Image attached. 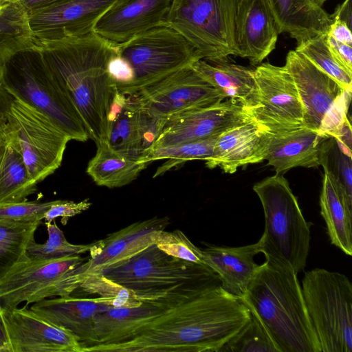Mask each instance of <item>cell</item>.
Instances as JSON below:
<instances>
[{
  "instance_id": "obj_6",
  "label": "cell",
  "mask_w": 352,
  "mask_h": 352,
  "mask_svg": "<svg viewBox=\"0 0 352 352\" xmlns=\"http://www.w3.org/2000/svg\"><path fill=\"white\" fill-rule=\"evenodd\" d=\"M253 190L262 204L265 229L258 240L265 259L289 264L298 273L306 265L310 246L307 222L288 181L283 174L265 178Z\"/></svg>"
},
{
  "instance_id": "obj_40",
  "label": "cell",
  "mask_w": 352,
  "mask_h": 352,
  "mask_svg": "<svg viewBox=\"0 0 352 352\" xmlns=\"http://www.w3.org/2000/svg\"><path fill=\"white\" fill-rule=\"evenodd\" d=\"M155 244L170 256L192 263L204 264L202 250L195 246L180 230L173 232L161 231Z\"/></svg>"
},
{
  "instance_id": "obj_46",
  "label": "cell",
  "mask_w": 352,
  "mask_h": 352,
  "mask_svg": "<svg viewBox=\"0 0 352 352\" xmlns=\"http://www.w3.org/2000/svg\"><path fill=\"white\" fill-rule=\"evenodd\" d=\"M327 35L338 42L352 45L351 28L343 21L333 19Z\"/></svg>"
},
{
  "instance_id": "obj_24",
  "label": "cell",
  "mask_w": 352,
  "mask_h": 352,
  "mask_svg": "<svg viewBox=\"0 0 352 352\" xmlns=\"http://www.w3.org/2000/svg\"><path fill=\"white\" fill-rule=\"evenodd\" d=\"M184 302L181 297L169 296L160 300L142 302L134 307H112L95 318L97 342L94 344L124 341L167 309Z\"/></svg>"
},
{
  "instance_id": "obj_2",
  "label": "cell",
  "mask_w": 352,
  "mask_h": 352,
  "mask_svg": "<svg viewBox=\"0 0 352 352\" xmlns=\"http://www.w3.org/2000/svg\"><path fill=\"white\" fill-rule=\"evenodd\" d=\"M61 91L80 115L89 138L104 141L107 118L118 90L107 63L116 44L92 32L37 45Z\"/></svg>"
},
{
  "instance_id": "obj_15",
  "label": "cell",
  "mask_w": 352,
  "mask_h": 352,
  "mask_svg": "<svg viewBox=\"0 0 352 352\" xmlns=\"http://www.w3.org/2000/svg\"><path fill=\"white\" fill-rule=\"evenodd\" d=\"M250 120H252L241 103L229 99L223 100L168 119L150 151L217 137Z\"/></svg>"
},
{
  "instance_id": "obj_30",
  "label": "cell",
  "mask_w": 352,
  "mask_h": 352,
  "mask_svg": "<svg viewBox=\"0 0 352 352\" xmlns=\"http://www.w3.org/2000/svg\"><path fill=\"white\" fill-rule=\"evenodd\" d=\"M87 173L94 182L109 188L126 186L135 180L148 163L130 159L111 148L106 142L97 143Z\"/></svg>"
},
{
  "instance_id": "obj_33",
  "label": "cell",
  "mask_w": 352,
  "mask_h": 352,
  "mask_svg": "<svg viewBox=\"0 0 352 352\" xmlns=\"http://www.w3.org/2000/svg\"><path fill=\"white\" fill-rule=\"evenodd\" d=\"M41 221L0 219V278L16 263L28 258L27 247Z\"/></svg>"
},
{
  "instance_id": "obj_54",
  "label": "cell",
  "mask_w": 352,
  "mask_h": 352,
  "mask_svg": "<svg viewBox=\"0 0 352 352\" xmlns=\"http://www.w3.org/2000/svg\"><path fill=\"white\" fill-rule=\"evenodd\" d=\"M8 3L0 1V8Z\"/></svg>"
},
{
  "instance_id": "obj_13",
  "label": "cell",
  "mask_w": 352,
  "mask_h": 352,
  "mask_svg": "<svg viewBox=\"0 0 352 352\" xmlns=\"http://www.w3.org/2000/svg\"><path fill=\"white\" fill-rule=\"evenodd\" d=\"M131 96L141 109L165 120L224 100L192 66L178 69Z\"/></svg>"
},
{
  "instance_id": "obj_28",
  "label": "cell",
  "mask_w": 352,
  "mask_h": 352,
  "mask_svg": "<svg viewBox=\"0 0 352 352\" xmlns=\"http://www.w3.org/2000/svg\"><path fill=\"white\" fill-rule=\"evenodd\" d=\"M320 197V213L331 244L352 255V199L345 188L327 170Z\"/></svg>"
},
{
  "instance_id": "obj_3",
  "label": "cell",
  "mask_w": 352,
  "mask_h": 352,
  "mask_svg": "<svg viewBox=\"0 0 352 352\" xmlns=\"http://www.w3.org/2000/svg\"><path fill=\"white\" fill-rule=\"evenodd\" d=\"M297 274L287 263L265 259L240 299L280 352H321Z\"/></svg>"
},
{
  "instance_id": "obj_44",
  "label": "cell",
  "mask_w": 352,
  "mask_h": 352,
  "mask_svg": "<svg viewBox=\"0 0 352 352\" xmlns=\"http://www.w3.org/2000/svg\"><path fill=\"white\" fill-rule=\"evenodd\" d=\"M91 206L89 199L79 202L68 200H55L54 204L44 216L45 222L51 223L57 217H61V223L65 226L69 218L82 213Z\"/></svg>"
},
{
  "instance_id": "obj_35",
  "label": "cell",
  "mask_w": 352,
  "mask_h": 352,
  "mask_svg": "<svg viewBox=\"0 0 352 352\" xmlns=\"http://www.w3.org/2000/svg\"><path fill=\"white\" fill-rule=\"evenodd\" d=\"M327 34L297 43L295 50L336 80L346 91H351L352 74L333 58L326 39Z\"/></svg>"
},
{
  "instance_id": "obj_22",
  "label": "cell",
  "mask_w": 352,
  "mask_h": 352,
  "mask_svg": "<svg viewBox=\"0 0 352 352\" xmlns=\"http://www.w3.org/2000/svg\"><path fill=\"white\" fill-rule=\"evenodd\" d=\"M267 131L253 120L221 133L216 140L212 156L206 162L209 168L220 167L232 174L238 168L265 160Z\"/></svg>"
},
{
  "instance_id": "obj_1",
  "label": "cell",
  "mask_w": 352,
  "mask_h": 352,
  "mask_svg": "<svg viewBox=\"0 0 352 352\" xmlns=\"http://www.w3.org/2000/svg\"><path fill=\"white\" fill-rule=\"evenodd\" d=\"M250 318L241 299L219 285L167 309L124 341L82 352H219Z\"/></svg>"
},
{
  "instance_id": "obj_53",
  "label": "cell",
  "mask_w": 352,
  "mask_h": 352,
  "mask_svg": "<svg viewBox=\"0 0 352 352\" xmlns=\"http://www.w3.org/2000/svg\"><path fill=\"white\" fill-rule=\"evenodd\" d=\"M20 0H0V1L5 2V3H10V2H14V1H19Z\"/></svg>"
},
{
  "instance_id": "obj_47",
  "label": "cell",
  "mask_w": 352,
  "mask_h": 352,
  "mask_svg": "<svg viewBox=\"0 0 352 352\" xmlns=\"http://www.w3.org/2000/svg\"><path fill=\"white\" fill-rule=\"evenodd\" d=\"M331 19H337L344 21L351 28L352 10L351 0H344L341 4L338 5L334 12L331 14Z\"/></svg>"
},
{
  "instance_id": "obj_14",
  "label": "cell",
  "mask_w": 352,
  "mask_h": 352,
  "mask_svg": "<svg viewBox=\"0 0 352 352\" xmlns=\"http://www.w3.org/2000/svg\"><path fill=\"white\" fill-rule=\"evenodd\" d=\"M116 0H55L28 12L35 45L94 32L100 16Z\"/></svg>"
},
{
  "instance_id": "obj_52",
  "label": "cell",
  "mask_w": 352,
  "mask_h": 352,
  "mask_svg": "<svg viewBox=\"0 0 352 352\" xmlns=\"http://www.w3.org/2000/svg\"><path fill=\"white\" fill-rule=\"evenodd\" d=\"M314 3L319 7H322L323 4L329 0H311Z\"/></svg>"
},
{
  "instance_id": "obj_11",
  "label": "cell",
  "mask_w": 352,
  "mask_h": 352,
  "mask_svg": "<svg viewBox=\"0 0 352 352\" xmlns=\"http://www.w3.org/2000/svg\"><path fill=\"white\" fill-rule=\"evenodd\" d=\"M117 52L131 65L140 89L200 60L194 47L174 30L158 26L116 44Z\"/></svg>"
},
{
  "instance_id": "obj_20",
  "label": "cell",
  "mask_w": 352,
  "mask_h": 352,
  "mask_svg": "<svg viewBox=\"0 0 352 352\" xmlns=\"http://www.w3.org/2000/svg\"><path fill=\"white\" fill-rule=\"evenodd\" d=\"M113 307L108 298H79L70 296L43 299L30 309L47 321L70 331L83 349L97 342L94 329L96 316Z\"/></svg>"
},
{
  "instance_id": "obj_26",
  "label": "cell",
  "mask_w": 352,
  "mask_h": 352,
  "mask_svg": "<svg viewBox=\"0 0 352 352\" xmlns=\"http://www.w3.org/2000/svg\"><path fill=\"white\" fill-rule=\"evenodd\" d=\"M279 33H287L297 43L327 34L331 14L311 0H263Z\"/></svg>"
},
{
  "instance_id": "obj_42",
  "label": "cell",
  "mask_w": 352,
  "mask_h": 352,
  "mask_svg": "<svg viewBox=\"0 0 352 352\" xmlns=\"http://www.w3.org/2000/svg\"><path fill=\"white\" fill-rule=\"evenodd\" d=\"M109 76L118 91L131 95L135 83V74L129 63L116 52L107 63Z\"/></svg>"
},
{
  "instance_id": "obj_38",
  "label": "cell",
  "mask_w": 352,
  "mask_h": 352,
  "mask_svg": "<svg viewBox=\"0 0 352 352\" xmlns=\"http://www.w3.org/2000/svg\"><path fill=\"white\" fill-rule=\"evenodd\" d=\"M78 289L110 299L113 307H134L142 304L131 291L108 279L101 271H94L85 274L76 290Z\"/></svg>"
},
{
  "instance_id": "obj_4",
  "label": "cell",
  "mask_w": 352,
  "mask_h": 352,
  "mask_svg": "<svg viewBox=\"0 0 352 352\" xmlns=\"http://www.w3.org/2000/svg\"><path fill=\"white\" fill-rule=\"evenodd\" d=\"M101 272L108 279L131 291L141 302L221 285L218 275L206 265L170 256L155 243Z\"/></svg>"
},
{
  "instance_id": "obj_17",
  "label": "cell",
  "mask_w": 352,
  "mask_h": 352,
  "mask_svg": "<svg viewBox=\"0 0 352 352\" xmlns=\"http://www.w3.org/2000/svg\"><path fill=\"white\" fill-rule=\"evenodd\" d=\"M284 67L298 91L304 126L319 131L324 117L346 91L295 50L287 53Z\"/></svg>"
},
{
  "instance_id": "obj_23",
  "label": "cell",
  "mask_w": 352,
  "mask_h": 352,
  "mask_svg": "<svg viewBox=\"0 0 352 352\" xmlns=\"http://www.w3.org/2000/svg\"><path fill=\"white\" fill-rule=\"evenodd\" d=\"M328 137L305 126L278 133L267 132L265 160L276 174L296 167L318 168L322 144Z\"/></svg>"
},
{
  "instance_id": "obj_37",
  "label": "cell",
  "mask_w": 352,
  "mask_h": 352,
  "mask_svg": "<svg viewBox=\"0 0 352 352\" xmlns=\"http://www.w3.org/2000/svg\"><path fill=\"white\" fill-rule=\"evenodd\" d=\"M219 352H280V350L263 324L250 313L248 322Z\"/></svg>"
},
{
  "instance_id": "obj_32",
  "label": "cell",
  "mask_w": 352,
  "mask_h": 352,
  "mask_svg": "<svg viewBox=\"0 0 352 352\" xmlns=\"http://www.w3.org/2000/svg\"><path fill=\"white\" fill-rule=\"evenodd\" d=\"M37 184L20 153L7 142L0 163V204L27 201V197L36 191Z\"/></svg>"
},
{
  "instance_id": "obj_50",
  "label": "cell",
  "mask_w": 352,
  "mask_h": 352,
  "mask_svg": "<svg viewBox=\"0 0 352 352\" xmlns=\"http://www.w3.org/2000/svg\"><path fill=\"white\" fill-rule=\"evenodd\" d=\"M54 1L55 0H20L19 1L25 10L29 12L41 8Z\"/></svg>"
},
{
  "instance_id": "obj_18",
  "label": "cell",
  "mask_w": 352,
  "mask_h": 352,
  "mask_svg": "<svg viewBox=\"0 0 352 352\" xmlns=\"http://www.w3.org/2000/svg\"><path fill=\"white\" fill-rule=\"evenodd\" d=\"M169 223L168 217H154L135 222L94 242L89 251V259L76 270L80 283L85 274L94 271L100 272L104 267L126 260L155 243L158 234L164 230Z\"/></svg>"
},
{
  "instance_id": "obj_31",
  "label": "cell",
  "mask_w": 352,
  "mask_h": 352,
  "mask_svg": "<svg viewBox=\"0 0 352 352\" xmlns=\"http://www.w3.org/2000/svg\"><path fill=\"white\" fill-rule=\"evenodd\" d=\"M28 12L20 1L0 8V69L16 53L35 46Z\"/></svg>"
},
{
  "instance_id": "obj_39",
  "label": "cell",
  "mask_w": 352,
  "mask_h": 352,
  "mask_svg": "<svg viewBox=\"0 0 352 352\" xmlns=\"http://www.w3.org/2000/svg\"><path fill=\"white\" fill-rule=\"evenodd\" d=\"M320 162L324 170L332 174L352 199L351 157L341 150L334 138L329 136L322 142Z\"/></svg>"
},
{
  "instance_id": "obj_21",
  "label": "cell",
  "mask_w": 352,
  "mask_h": 352,
  "mask_svg": "<svg viewBox=\"0 0 352 352\" xmlns=\"http://www.w3.org/2000/svg\"><path fill=\"white\" fill-rule=\"evenodd\" d=\"M279 32L263 0H239L234 19L236 56L261 63L275 48Z\"/></svg>"
},
{
  "instance_id": "obj_19",
  "label": "cell",
  "mask_w": 352,
  "mask_h": 352,
  "mask_svg": "<svg viewBox=\"0 0 352 352\" xmlns=\"http://www.w3.org/2000/svg\"><path fill=\"white\" fill-rule=\"evenodd\" d=\"M171 0H116L96 23L94 32L116 44L161 26Z\"/></svg>"
},
{
  "instance_id": "obj_48",
  "label": "cell",
  "mask_w": 352,
  "mask_h": 352,
  "mask_svg": "<svg viewBox=\"0 0 352 352\" xmlns=\"http://www.w3.org/2000/svg\"><path fill=\"white\" fill-rule=\"evenodd\" d=\"M11 96L0 85V133H3Z\"/></svg>"
},
{
  "instance_id": "obj_9",
  "label": "cell",
  "mask_w": 352,
  "mask_h": 352,
  "mask_svg": "<svg viewBox=\"0 0 352 352\" xmlns=\"http://www.w3.org/2000/svg\"><path fill=\"white\" fill-rule=\"evenodd\" d=\"M3 135L38 183L61 164L70 138L46 116L11 96Z\"/></svg>"
},
{
  "instance_id": "obj_36",
  "label": "cell",
  "mask_w": 352,
  "mask_h": 352,
  "mask_svg": "<svg viewBox=\"0 0 352 352\" xmlns=\"http://www.w3.org/2000/svg\"><path fill=\"white\" fill-rule=\"evenodd\" d=\"M48 234L44 243H38L34 239L27 247L28 256L31 259L48 260L68 256L80 255L89 252L94 243L85 245H76L69 243L56 222H45Z\"/></svg>"
},
{
  "instance_id": "obj_5",
  "label": "cell",
  "mask_w": 352,
  "mask_h": 352,
  "mask_svg": "<svg viewBox=\"0 0 352 352\" xmlns=\"http://www.w3.org/2000/svg\"><path fill=\"white\" fill-rule=\"evenodd\" d=\"M0 85L12 98L46 116L70 140L89 138L76 109L49 71L37 45L21 51L0 69Z\"/></svg>"
},
{
  "instance_id": "obj_49",
  "label": "cell",
  "mask_w": 352,
  "mask_h": 352,
  "mask_svg": "<svg viewBox=\"0 0 352 352\" xmlns=\"http://www.w3.org/2000/svg\"><path fill=\"white\" fill-rule=\"evenodd\" d=\"M0 352H11L10 342L3 317V309L0 305Z\"/></svg>"
},
{
  "instance_id": "obj_12",
  "label": "cell",
  "mask_w": 352,
  "mask_h": 352,
  "mask_svg": "<svg viewBox=\"0 0 352 352\" xmlns=\"http://www.w3.org/2000/svg\"><path fill=\"white\" fill-rule=\"evenodd\" d=\"M256 104L247 110L265 131L278 133L304 126L303 109L294 82L283 67L264 63L254 69Z\"/></svg>"
},
{
  "instance_id": "obj_7",
  "label": "cell",
  "mask_w": 352,
  "mask_h": 352,
  "mask_svg": "<svg viewBox=\"0 0 352 352\" xmlns=\"http://www.w3.org/2000/svg\"><path fill=\"white\" fill-rule=\"evenodd\" d=\"M321 352H352V285L340 272L316 268L301 286Z\"/></svg>"
},
{
  "instance_id": "obj_8",
  "label": "cell",
  "mask_w": 352,
  "mask_h": 352,
  "mask_svg": "<svg viewBox=\"0 0 352 352\" xmlns=\"http://www.w3.org/2000/svg\"><path fill=\"white\" fill-rule=\"evenodd\" d=\"M239 0H171L161 26L184 37L201 59L227 61L236 56L234 19Z\"/></svg>"
},
{
  "instance_id": "obj_25",
  "label": "cell",
  "mask_w": 352,
  "mask_h": 352,
  "mask_svg": "<svg viewBox=\"0 0 352 352\" xmlns=\"http://www.w3.org/2000/svg\"><path fill=\"white\" fill-rule=\"evenodd\" d=\"M202 252L204 263L218 275L221 287L240 298L259 266L254 261L261 253L259 241L239 247L209 245Z\"/></svg>"
},
{
  "instance_id": "obj_43",
  "label": "cell",
  "mask_w": 352,
  "mask_h": 352,
  "mask_svg": "<svg viewBox=\"0 0 352 352\" xmlns=\"http://www.w3.org/2000/svg\"><path fill=\"white\" fill-rule=\"evenodd\" d=\"M139 119L142 153L140 160L141 161L152 148L168 120L157 117L140 107Z\"/></svg>"
},
{
  "instance_id": "obj_34",
  "label": "cell",
  "mask_w": 352,
  "mask_h": 352,
  "mask_svg": "<svg viewBox=\"0 0 352 352\" xmlns=\"http://www.w3.org/2000/svg\"><path fill=\"white\" fill-rule=\"evenodd\" d=\"M218 137L155 148L150 151L141 161L149 163L158 160H168L157 170L154 175L155 177L190 160H208L212 155Z\"/></svg>"
},
{
  "instance_id": "obj_16",
  "label": "cell",
  "mask_w": 352,
  "mask_h": 352,
  "mask_svg": "<svg viewBox=\"0 0 352 352\" xmlns=\"http://www.w3.org/2000/svg\"><path fill=\"white\" fill-rule=\"evenodd\" d=\"M11 352H82L68 330L36 315L25 305L3 310Z\"/></svg>"
},
{
  "instance_id": "obj_51",
  "label": "cell",
  "mask_w": 352,
  "mask_h": 352,
  "mask_svg": "<svg viewBox=\"0 0 352 352\" xmlns=\"http://www.w3.org/2000/svg\"><path fill=\"white\" fill-rule=\"evenodd\" d=\"M7 146V140L3 134L0 133V163L3 157Z\"/></svg>"
},
{
  "instance_id": "obj_29",
  "label": "cell",
  "mask_w": 352,
  "mask_h": 352,
  "mask_svg": "<svg viewBox=\"0 0 352 352\" xmlns=\"http://www.w3.org/2000/svg\"><path fill=\"white\" fill-rule=\"evenodd\" d=\"M139 117L140 107L133 96L116 90L109 108L104 142L120 154L135 160H140L142 155Z\"/></svg>"
},
{
  "instance_id": "obj_41",
  "label": "cell",
  "mask_w": 352,
  "mask_h": 352,
  "mask_svg": "<svg viewBox=\"0 0 352 352\" xmlns=\"http://www.w3.org/2000/svg\"><path fill=\"white\" fill-rule=\"evenodd\" d=\"M55 201H23L0 204V219L21 222L41 221Z\"/></svg>"
},
{
  "instance_id": "obj_45",
  "label": "cell",
  "mask_w": 352,
  "mask_h": 352,
  "mask_svg": "<svg viewBox=\"0 0 352 352\" xmlns=\"http://www.w3.org/2000/svg\"><path fill=\"white\" fill-rule=\"evenodd\" d=\"M326 39L329 49L336 60L352 74V45L338 42L327 34Z\"/></svg>"
},
{
  "instance_id": "obj_27",
  "label": "cell",
  "mask_w": 352,
  "mask_h": 352,
  "mask_svg": "<svg viewBox=\"0 0 352 352\" xmlns=\"http://www.w3.org/2000/svg\"><path fill=\"white\" fill-rule=\"evenodd\" d=\"M193 69L215 88L223 98L241 103L245 110L257 102V87L254 69L228 63L198 60L192 65Z\"/></svg>"
},
{
  "instance_id": "obj_10",
  "label": "cell",
  "mask_w": 352,
  "mask_h": 352,
  "mask_svg": "<svg viewBox=\"0 0 352 352\" xmlns=\"http://www.w3.org/2000/svg\"><path fill=\"white\" fill-rule=\"evenodd\" d=\"M85 261L80 255L55 259H31L14 265L0 278V305L9 310L47 298L70 296L79 285L77 268Z\"/></svg>"
}]
</instances>
